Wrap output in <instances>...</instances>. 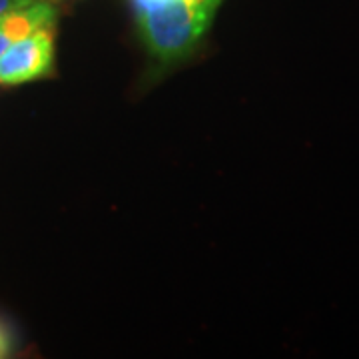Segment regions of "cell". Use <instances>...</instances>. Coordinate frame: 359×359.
Listing matches in <instances>:
<instances>
[{"label": "cell", "mask_w": 359, "mask_h": 359, "mask_svg": "<svg viewBox=\"0 0 359 359\" xmlns=\"http://www.w3.org/2000/svg\"><path fill=\"white\" fill-rule=\"evenodd\" d=\"M148 52L174 62L188 56L212 25L222 0H130Z\"/></svg>", "instance_id": "1"}, {"label": "cell", "mask_w": 359, "mask_h": 359, "mask_svg": "<svg viewBox=\"0 0 359 359\" xmlns=\"http://www.w3.org/2000/svg\"><path fill=\"white\" fill-rule=\"evenodd\" d=\"M54 62L52 28H40L16 40L0 54V84L16 86L50 74Z\"/></svg>", "instance_id": "2"}, {"label": "cell", "mask_w": 359, "mask_h": 359, "mask_svg": "<svg viewBox=\"0 0 359 359\" xmlns=\"http://www.w3.org/2000/svg\"><path fill=\"white\" fill-rule=\"evenodd\" d=\"M56 11L48 0H34L0 16V54L16 40L25 39L40 28H52Z\"/></svg>", "instance_id": "3"}, {"label": "cell", "mask_w": 359, "mask_h": 359, "mask_svg": "<svg viewBox=\"0 0 359 359\" xmlns=\"http://www.w3.org/2000/svg\"><path fill=\"white\" fill-rule=\"evenodd\" d=\"M13 349V335L8 327L0 321V358H6Z\"/></svg>", "instance_id": "4"}, {"label": "cell", "mask_w": 359, "mask_h": 359, "mask_svg": "<svg viewBox=\"0 0 359 359\" xmlns=\"http://www.w3.org/2000/svg\"><path fill=\"white\" fill-rule=\"evenodd\" d=\"M28 2H34V0H0V16L6 13H11L18 6H25Z\"/></svg>", "instance_id": "5"}]
</instances>
